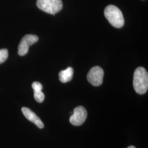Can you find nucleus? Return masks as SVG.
<instances>
[{
  "label": "nucleus",
  "instance_id": "nucleus-10",
  "mask_svg": "<svg viewBox=\"0 0 148 148\" xmlns=\"http://www.w3.org/2000/svg\"><path fill=\"white\" fill-rule=\"evenodd\" d=\"M8 56V52L7 49H0V64L5 62Z\"/></svg>",
  "mask_w": 148,
  "mask_h": 148
},
{
  "label": "nucleus",
  "instance_id": "nucleus-11",
  "mask_svg": "<svg viewBox=\"0 0 148 148\" xmlns=\"http://www.w3.org/2000/svg\"><path fill=\"white\" fill-rule=\"evenodd\" d=\"M127 148H136L135 147H134V146H130V147H128Z\"/></svg>",
  "mask_w": 148,
  "mask_h": 148
},
{
  "label": "nucleus",
  "instance_id": "nucleus-4",
  "mask_svg": "<svg viewBox=\"0 0 148 148\" xmlns=\"http://www.w3.org/2000/svg\"><path fill=\"white\" fill-rule=\"evenodd\" d=\"M104 71L100 66H96L91 68L87 74V78L91 85L99 86L103 83Z\"/></svg>",
  "mask_w": 148,
  "mask_h": 148
},
{
  "label": "nucleus",
  "instance_id": "nucleus-6",
  "mask_svg": "<svg viewBox=\"0 0 148 148\" xmlns=\"http://www.w3.org/2000/svg\"><path fill=\"white\" fill-rule=\"evenodd\" d=\"M87 116V111L82 106L75 108L74 113L70 118V122L74 126H78L82 125Z\"/></svg>",
  "mask_w": 148,
  "mask_h": 148
},
{
  "label": "nucleus",
  "instance_id": "nucleus-1",
  "mask_svg": "<svg viewBox=\"0 0 148 148\" xmlns=\"http://www.w3.org/2000/svg\"><path fill=\"white\" fill-rule=\"evenodd\" d=\"M133 87L136 93L145 94L148 89V74L143 67L136 69L133 76Z\"/></svg>",
  "mask_w": 148,
  "mask_h": 148
},
{
  "label": "nucleus",
  "instance_id": "nucleus-5",
  "mask_svg": "<svg viewBox=\"0 0 148 148\" xmlns=\"http://www.w3.org/2000/svg\"><path fill=\"white\" fill-rule=\"evenodd\" d=\"M38 37L35 35H27L23 37L18 46V54L21 56H25L29 51V47L37 42Z\"/></svg>",
  "mask_w": 148,
  "mask_h": 148
},
{
  "label": "nucleus",
  "instance_id": "nucleus-7",
  "mask_svg": "<svg viewBox=\"0 0 148 148\" xmlns=\"http://www.w3.org/2000/svg\"><path fill=\"white\" fill-rule=\"evenodd\" d=\"M21 111L28 120L33 122L38 128H43L44 127V124L42 121L32 110L27 107H23L21 109Z\"/></svg>",
  "mask_w": 148,
  "mask_h": 148
},
{
  "label": "nucleus",
  "instance_id": "nucleus-2",
  "mask_svg": "<svg viewBox=\"0 0 148 148\" xmlns=\"http://www.w3.org/2000/svg\"><path fill=\"white\" fill-rule=\"evenodd\" d=\"M104 16L113 27L120 28L123 26L125 23L123 16L121 11L116 6H106L104 10Z\"/></svg>",
  "mask_w": 148,
  "mask_h": 148
},
{
  "label": "nucleus",
  "instance_id": "nucleus-9",
  "mask_svg": "<svg viewBox=\"0 0 148 148\" xmlns=\"http://www.w3.org/2000/svg\"><path fill=\"white\" fill-rule=\"evenodd\" d=\"M74 70L71 68L68 67L67 69L62 70L59 74V79L61 82L66 83L70 81L73 76Z\"/></svg>",
  "mask_w": 148,
  "mask_h": 148
},
{
  "label": "nucleus",
  "instance_id": "nucleus-8",
  "mask_svg": "<svg viewBox=\"0 0 148 148\" xmlns=\"http://www.w3.org/2000/svg\"><path fill=\"white\" fill-rule=\"evenodd\" d=\"M34 91V98L38 103H42L45 99V95L42 92V85L38 82H34L32 84Z\"/></svg>",
  "mask_w": 148,
  "mask_h": 148
},
{
  "label": "nucleus",
  "instance_id": "nucleus-3",
  "mask_svg": "<svg viewBox=\"0 0 148 148\" xmlns=\"http://www.w3.org/2000/svg\"><path fill=\"white\" fill-rule=\"evenodd\" d=\"M36 5L41 10L53 15L63 8L62 0H37Z\"/></svg>",
  "mask_w": 148,
  "mask_h": 148
}]
</instances>
